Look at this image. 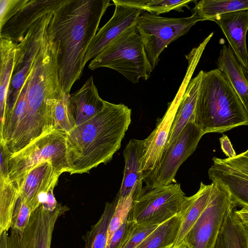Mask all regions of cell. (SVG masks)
<instances>
[{
	"label": "cell",
	"instance_id": "obj_1",
	"mask_svg": "<svg viewBox=\"0 0 248 248\" xmlns=\"http://www.w3.org/2000/svg\"><path fill=\"white\" fill-rule=\"evenodd\" d=\"M59 53L49 25L26 80L25 107L8 122L1 140L13 155L55 130L53 108L65 93L60 80Z\"/></svg>",
	"mask_w": 248,
	"mask_h": 248
},
{
	"label": "cell",
	"instance_id": "obj_2",
	"mask_svg": "<svg viewBox=\"0 0 248 248\" xmlns=\"http://www.w3.org/2000/svg\"><path fill=\"white\" fill-rule=\"evenodd\" d=\"M110 5L109 0H66L52 12L49 27L59 46L60 80L67 96L82 73L87 49Z\"/></svg>",
	"mask_w": 248,
	"mask_h": 248
},
{
	"label": "cell",
	"instance_id": "obj_3",
	"mask_svg": "<svg viewBox=\"0 0 248 248\" xmlns=\"http://www.w3.org/2000/svg\"><path fill=\"white\" fill-rule=\"evenodd\" d=\"M131 109L105 101L103 109L66 135L70 174L87 173L111 160L131 123Z\"/></svg>",
	"mask_w": 248,
	"mask_h": 248
},
{
	"label": "cell",
	"instance_id": "obj_4",
	"mask_svg": "<svg viewBox=\"0 0 248 248\" xmlns=\"http://www.w3.org/2000/svg\"><path fill=\"white\" fill-rule=\"evenodd\" d=\"M204 135L248 125V115L235 90L219 68L204 72L194 113Z\"/></svg>",
	"mask_w": 248,
	"mask_h": 248
},
{
	"label": "cell",
	"instance_id": "obj_5",
	"mask_svg": "<svg viewBox=\"0 0 248 248\" xmlns=\"http://www.w3.org/2000/svg\"><path fill=\"white\" fill-rule=\"evenodd\" d=\"M114 70L132 83L147 80L154 69L136 26L129 28L108 45L90 62L88 68Z\"/></svg>",
	"mask_w": 248,
	"mask_h": 248
},
{
	"label": "cell",
	"instance_id": "obj_6",
	"mask_svg": "<svg viewBox=\"0 0 248 248\" xmlns=\"http://www.w3.org/2000/svg\"><path fill=\"white\" fill-rule=\"evenodd\" d=\"M44 161L50 162L62 173L69 172L65 133L54 130L11 155L9 177L17 189L28 173Z\"/></svg>",
	"mask_w": 248,
	"mask_h": 248
},
{
	"label": "cell",
	"instance_id": "obj_7",
	"mask_svg": "<svg viewBox=\"0 0 248 248\" xmlns=\"http://www.w3.org/2000/svg\"><path fill=\"white\" fill-rule=\"evenodd\" d=\"M186 198L180 184L145 186L133 198L127 220L135 226L160 225L181 212Z\"/></svg>",
	"mask_w": 248,
	"mask_h": 248
},
{
	"label": "cell",
	"instance_id": "obj_8",
	"mask_svg": "<svg viewBox=\"0 0 248 248\" xmlns=\"http://www.w3.org/2000/svg\"><path fill=\"white\" fill-rule=\"evenodd\" d=\"M202 19L194 15L172 18L142 12L136 25L149 60L155 67L159 56L172 42L186 33Z\"/></svg>",
	"mask_w": 248,
	"mask_h": 248
},
{
	"label": "cell",
	"instance_id": "obj_9",
	"mask_svg": "<svg viewBox=\"0 0 248 248\" xmlns=\"http://www.w3.org/2000/svg\"><path fill=\"white\" fill-rule=\"evenodd\" d=\"M212 184L207 206L184 239L189 248H214L228 212L235 207L227 189L217 181Z\"/></svg>",
	"mask_w": 248,
	"mask_h": 248
},
{
	"label": "cell",
	"instance_id": "obj_10",
	"mask_svg": "<svg viewBox=\"0 0 248 248\" xmlns=\"http://www.w3.org/2000/svg\"><path fill=\"white\" fill-rule=\"evenodd\" d=\"M203 135L193 116L176 140L165 149L159 164L143 173L146 186H167L175 182L178 169L195 151Z\"/></svg>",
	"mask_w": 248,
	"mask_h": 248
},
{
	"label": "cell",
	"instance_id": "obj_11",
	"mask_svg": "<svg viewBox=\"0 0 248 248\" xmlns=\"http://www.w3.org/2000/svg\"><path fill=\"white\" fill-rule=\"evenodd\" d=\"M53 16L50 13L39 19L17 44L14 71L7 97L6 110L17 99L41 47L45 31Z\"/></svg>",
	"mask_w": 248,
	"mask_h": 248
},
{
	"label": "cell",
	"instance_id": "obj_12",
	"mask_svg": "<svg viewBox=\"0 0 248 248\" xmlns=\"http://www.w3.org/2000/svg\"><path fill=\"white\" fill-rule=\"evenodd\" d=\"M68 210L66 206L58 203L50 211L41 204L31 214L23 232L11 229L7 234V248H51L55 224Z\"/></svg>",
	"mask_w": 248,
	"mask_h": 248
},
{
	"label": "cell",
	"instance_id": "obj_13",
	"mask_svg": "<svg viewBox=\"0 0 248 248\" xmlns=\"http://www.w3.org/2000/svg\"><path fill=\"white\" fill-rule=\"evenodd\" d=\"M66 0H22L18 10L0 28V38L20 43L27 32L41 17L54 12Z\"/></svg>",
	"mask_w": 248,
	"mask_h": 248
},
{
	"label": "cell",
	"instance_id": "obj_14",
	"mask_svg": "<svg viewBox=\"0 0 248 248\" xmlns=\"http://www.w3.org/2000/svg\"><path fill=\"white\" fill-rule=\"evenodd\" d=\"M62 173L50 162L40 163L28 173L17 189L18 198L34 212L44 202L48 191L54 189Z\"/></svg>",
	"mask_w": 248,
	"mask_h": 248
},
{
	"label": "cell",
	"instance_id": "obj_15",
	"mask_svg": "<svg viewBox=\"0 0 248 248\" xmlns=\"http://www.w3.org/2000/svg\"><path fill=\"white\" fill-rule=\"evenodd\" d=\"M115 10L110 19L98 31L86 51L84 66L100 53L120 34L136 26L142 11L114 3Z\"/></svg>",
	"mask_w": 248,
	"mask_h": 248
},
{
	"label": "cell",
	"instance_id": "obj_16",
	"mask_svg": "<svg viewBox=\"0 0 248 248\" xmlns=\"http://www.w3.org/2000/svg\"><path fill=\"white\" fill-rule=\"evenodd\" d=\"M182 94L176 96L156 127L144 140V154L141 164L143 173L153 170L160 162L168 140Z\"/></svg>",
	"mask_w": 248,
	"mask_h": 248
},
{
	"label": "cell",
	"instance_id": "obj_17",
	"mask_svg": "<svg viewBox=\"0 0 248 248\" xmlns=\"http://www.w3.org/2000/svg\"><path fill=\"white\" fill-rule=\"evenodd\" d=\"M215 22L225 35L236 60L245 69L247 66L248 10H241L218 16Z\"/></svg>",
	"mask_w": 248,
	"mask_h": 248
},
{
	"label": "cell",
	"instance_id": "obj_18",
	"mask_svg": "<svg viewBox=\"0 0 248 248\" xmlns=\"http://www.w3.org/2000/svg\"><path fill=\"white\" fill-rule=\"evenodd\" d=\"M144 140L132 139L124 148L123 154L125 161L124 176L117 194L121 198H133L143 188V174L141 164L144 154Z\"/></svg>",
	"mask_w": 248,
	"mask_h": 248
},
{
	"label": "cell",
	"instance_id": "obj_19",
	"mask_svg": "<svg viewBox=\"0 0 248 248\" xmlns=\"http://www.w3.org/2000/svg\"><path fill=\"white\" fill-rule=\"evenodd\" d=\"M208 170L209 178L222 185L230 193L235 206L248 207V178L221 163L216 157Z\"/></svg>",
	"mask_w": 248,
	"mask_h": 248
},
{
	"label": "cell",
	"instance_id": "obj_20",
	"mask_svg": "<svg viewBox=\"0 0 248 248\" xmlns=\"http://www.w3.org/2000/svg\"><path fill=\"white\" fill-rule=\"evenodd\" d=\"M77 126L90 120L104 108L105 101L99 95L93 76L69 97Z\"/></svg>",
	"mask_w": 248,
	"mask_h": 248
},
{
	"label": "cell",
	"instance_id": "obj_21",
	"mask_svg": "<svg viewBox=\"0 0 248 248\" xmlns=\"http://www.w3.org/2000/svg\"><path fill=\"white\" fill-rule=\"evenodd\" d=\"M203 73L204 71L201 70L195 77L190 79L182 94L166 148L176 140L191 118L194 116Z\"/></svg>",
	"mask_w": 248,
	"mask_h": 248
},
{
	"label": "cell",
	"instance_id": "obj_22",
	"mask_svg": "<svg viewBox=\"0 0 248 248\" xmlns=\"http://www.w3.org/2000/svg\"><path fill=\"white\" fill-rule=\"evenodd\" d=\"M217 64L235 90L248 115V81L244 68L230 46H222Z\"/></svg>",
	"mask_w": 248,
	"mask_h": 248
},
{
	"label": "cell",
	"instance_id": "obj_23",
	"mask_svg": "<svg viewBox=\"0 0 248 248\" xmlns=\"http://www.w3.org/2000/svg\"><path fill=\"white\" fill-rule=\"evenodd\" d=\"M212 183L205 185L201 182L198 191L187 197L181 212L182 223L175 245L184 241L186 235L207 206L212 192Z\"/></svg>",
	"mask_w": 248,
	"mask_h": 248
},
{
	"label": "cell",
	"instance_id": "obj_24",
	"mask_svg": "<svg viewBox=\"0 0 248 248\" xmlns=\"http://www.w3.org/2000/svg\"><path fill=\"white\" fill-rule=\"evenodd\" d=\"M17 43L0 38V123L4 120L7 106V97L15 65Z\"/></svg>",
	"mask_w": 248,
	"mask_h": 248
},
{
	"label": "cell",
	"instance_id": "obj_25",
	"mask_svg": "<svg viewBox=\"0 0 248 248\" xmlns=\"http://www.w3.org/2000/svg\"><path fill=\"white\" fill-rule=\"evenodd\" d=\"M232 207L225 219L214 248H248V232Z\"/></svg>",
	"mask_w": 248,
	"mask_h": 248
},
{
	"label": "cell",
	"instance_id": "obj_26",
	"mask_svg": "<svg viewBox=\"0 0 248 248\" xmlns=\"http://www.w3.org/2000/svg\"><path fill=\"white\" fill-rule=\"evenodd\" d=\"M181 223L180 212L159 225L136 248H172L176 241Z\"/></svg>",
	"mask_w": 248,
	"mask_h": 248
},
{
	"label": "cell",
	"instance_id": "obj_27",
	"mask_svg": "<svg viewBox=\"0 0 248 248\" xmlns=\"http://www.w3.org/2000/svg\"><path fill=\"white\" fill-rule=\"evenodd\" d=\"M241 10H248V0H202L195 4L192 15L202 21H212L218 16Z\"/></svg>",
	"mask_w": 248,
	"mask_h": 248
},
{
	"label": "cell",
	"instance_id": "obj_28",
	"mask_svg": "<svg viewBox=\"0 0 248 248\" xmlns=\"http://www.w3.org/2000/svg\"><path fill=\"white\" fill-rule=\"evenodd\" d=\"M18 191L9 177H0V235L11 228Z\"/></svg>",
	"mask_w": 248,
	"mask_h": 248
},
{
	"label": "cell",
	"instance_id": "obj_29",
	"mask_svg": "<svg viewBox=\"0 0 248 248\" xmlns=\"http://www.w3.org/2000/svg\"><path fill=\"white\" fill-rule=\"evenodd\" d=\"M117 202L116 196L111 202H106L100 218L84 236L85 248H106L108 228Z\"/></svg>",
	"mask_w": 248,
	"mask_h": 248
},
{
	"label": "cell",
	"instance_id": "obj_30",
	"mask_svg": "<svg viewBox=\"0 0 248 248\" xmlns=\"http://www.w3.org/2000/svg\"><path fill=\"white\" fill-rule=\"evenodd\" d=\"M112 1L113 3L132 7L142 11H146L152 14L159 15L172 10L182 12L184 7L189 9V3L196 1L192 0H113Z\"/></svg>",
	"mask_w": 248,
	"mask_h": 248
},
{
	"label": "cell",
	"instance_id": "obj_31",
	"mask_svg": "<svg viewBox=\"0 0 248 248\" xmlns=\"http://www.w3.org/2000/svg\"><path fill=\"white\" fill-rule=\"evenodd\" d=\"M70 96L63 94L57 101L53 108L55 130L62 131L66 135L77 126L70 105Z\"/></svg>",
	"mask_w": 248,
	"mask_h": 248
},
{
	"label": "cell",
	"instance_id": "obj_32",
	"mask_svg": "<svg viewBox=\"0 0 248 248\" xmlns=\"http://www.w3.org/2000/svg\"><path fill=\"white\" fill-rule=\"evenodd\" d=\"M116 196L117 202L109 224L106 247L108 245L114 233L127 218L133 199L132 197L121 198L117 195Z\"/></svg>",
	"mask_w": 248,
	"mask_h": 248
},
{
	"label": "cell",
	"instance_id": "obj_33",
	"mask_svg": "<svg viewBox=\"0 0 248 248\" xmlns=\"http://www.w3.org/2000/svg\"><path fill=\"white\" fill-rule=\"evenodd\" d=\"M32 213L28 204L18 198L13 215L11 229L18 232H23Z\"/></svg>",
	"mask_w": 248,
	"mask_h": 248
},
{
	"label": "cell",
	"instance_id": "obj_34",
	"mask_svg": "<svg viewBox=\"0 0 248 248\" xmlns=\"http://www.w3.org/2000/svg\"><path fill=\"white\" fill-rule=\"evenodd\" d=\"M158 226L134 225L130 236L123 248H136Z\"/></svg>",
	"mask_w": 248,
	"mask_h": 248
},
{
	"label": "cell",
	"instance_id": "obj_35",
	"mask_svg": "<svg viewBox=\"0 0 248 248\" xmlns=\"http://www.w3.org/2000/svg\"><path fill=\"white\" fill-rule=\"evenodd\" d=\"M133 227V224L127 218L114 233L106 248H123L128 239Z\"/></svg>",
	"mask_w": 248,
	"mask_h": 248
},
{
	"label": "cell",
	"instance_id": "obj_36",
	"mask_svg": "<svg viewBox=\"0 0 248 248\" xmlns=\"http://www.w3.org/2000/svg\"><path fill=\"white\" fill-rule=\"evenodd\" d=\"M22 0H0V28L18 10Z\"/></svg>",
	"mask_w": 248,
	"mask_h": 248
},
{
	"label": "cell",
	"instance_id": "obj_37",
	"mask_svg": "<svg viewBox=\"0 0 248 248\" xmlns=\"http://www.w3.org/2000/svg\"><path fill=\"white\" fill-rule=\"evenodd\" d=\"M218 158L221 163L241 172L248 178V156L241 153L231 158Z\"/></svg>",
	"mask_w": 248,
	"mask_h": 248
},
{
	"label": "cell",
	"instance_id": "obj_38",
	"mask_svg": "<svg viewBox=\"0 0 248 248\" xmlns=\"http://www.w3.org/2000/svg\"><path fill=\"white\" fill-rule=\"evenodd\" d=\"M11 155L7 147L0 144V177H9V160Z\"/></svg>",
	"mask_w": 248,
	"mask_h": 248
},
{
	"label": "cell",
	"instance_id": "obj_39",
	"mask_svg": "<svg viewBox=\"0 0 248 248\" xmlns=\"http://www.w3.org/2000/svg\"><path fill=\"white\" fill-rule=\"evenodd\" d=\"M219 141L221 148L228 158H231L236 155L231 141L227 135L223 134L219 139Z\"/></svg>",
	"mask_w": 248,
	"mask_h": 248
},
{
	"label": "cell",
	"instance_id": "obj_40",
	"mask_svg": "<svg viewBox=\"0 0 248 248\" xmlns=\"http://www.w3.org/2000/svg\"><path fill=\"white\" fill-rule=\"evenodd\" d=\"M53 190L51 189L48 191L45 201L41 204L46 209L50 211H53L58 204L54 196Z\"/></svg>",
	"mask_w": 248,
	"mask_h": 248
},
{
	"label": "cell",
	"instance_id": "obj_41",
	"mask_svg": "<svg viewBox=\"0 0 248 248\" xmlns=\"http://www.w3.org/2000/svg\"><path fill=\"white\" fill-rule=\"evenodd\" d=\"M235 212L242 226L248 232V208L243 207L240 210H235Z\"/></svg>",
	"mask_w": 248,
	"mask_h": 248
},
{
	"label": "cell",
	"instance_id": "obj_42",
	"mask_svg": "<svg viewBox=\"0 0 248 248\" xmlns=\"http://www.w3.org/2000/svg\"><path fill=\"white\" fill-rule=\"evenodd\" d=\"M7 232H4L0 236V248H7Z\"/></svg>",
	"mask_w": 248,
	"mask_h": 248
},
{
	"label": "cell",
	"instance_id": "obj_43",
	"mask_svg": "<svg viewBox=\"0 0 248 248\" xmlns=\"http://www.w3.org/2000/svg\"><path fill=\"white\" fill-rule=\"evenodd\" d=\"M172 248H189V247L186 242L183 241L180 244L174 246Z\"/></svg>",
	"mask_w": 248,
	"mask_h": 248
},
{
	"label": "cell",
	"instance_id": "obj_44",
	"mask_svg": "<svg viewBox=\"0 0 248 248\" xmlns=\"http://www.w3.org/2000/svg\"><path fill=\"white\" fill-rule=\"evenodd\" d=\"M244 71L245 73V75L247 80L248 81V62H247V66L246 68L244 69Z\"/></svg>",
	"mask_w": 248,
	"mask_h": 248
},
{
	"label": "cell",
	"instance_id": "obj_45",
	"mask_svg": "<svg viewBox=\"0 0 248 248\" xmlns=\"http://www.w3.org/2000/svg\"><path fill=\"white\" fill-rule=\"evenodd\" d=\"M242 154L245 156H248V149L246 151L242 153Z\"/></svg>",
	"mask_w": 248,
	"mask_h": 248
}]
</instances>
